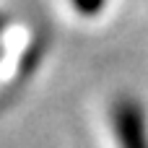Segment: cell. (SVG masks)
<instances>
[{
	"label": "cell",
	"mask_w": 148,
	"mask_h": 148,
	"mask_svg": "<svg viewBox=\"0 0 148 148\" xmlns=\"http://www.w3.org/2000/svg\"><path fill=\"white\" fill-rule=\"evenodd\" d=\"M112 122H114V138H117L120 148H148L146 117L138 104L120 101L114 107Z\"/></svg>",
	"instance_id": "1"
}]
</instances>
